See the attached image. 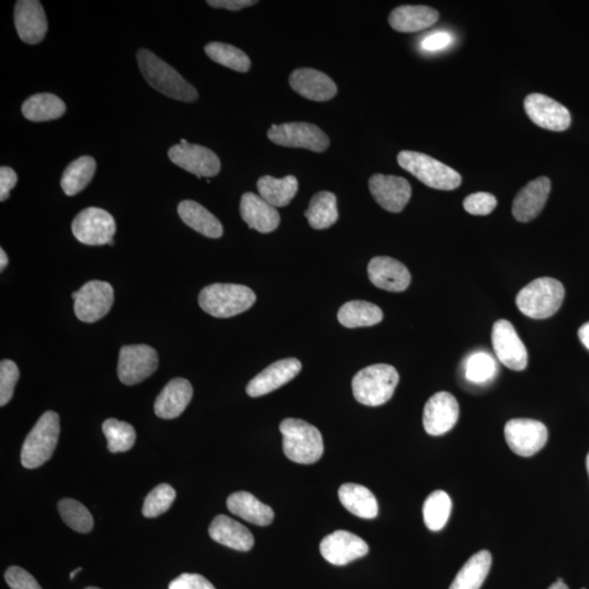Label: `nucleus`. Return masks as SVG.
Returning a JSON list of instances; mask_svg holds the SVG:
<instances>
[{
  "label": "nucleus",
  "mask_w": 589,
  "mask_h": 589,
  "mask_svg": "<svg viewBox=\"0 0 589 589\" xmlns=\"http://www.w3.org/2000/svg\"><path fill=\"white\" fill-rule=\"evenodd\" d=\"M136 60H138L142 76L155 90L164 94L167 98L182 102H193L198 98L196 88L154 52L140 50L136 54Z\"/></svg>",
  "instance_id": "obj_1"
},
{
  "label": "nucleus",
  "mask_w": 589,
  "mask_h": 589,
  "mask_svg": "<svg viewBox=\"0 0 589 589\" xmlns=\"http://www.w3.org/2000/svg\"><path fill=\"white\" fill-rule=\"evenodd\" d=\"M283 451L298 464H314L323 455V435L314 425L302 419L287 418L280 425Z\"/></svg>",
  "instance_id": "obj_2"
},
{
  "label": "nucleus",
  "mask_w": 589,
  "mask_h": 589,
  "mask_svg": "<svg viewBox=\"0 0 589 589\" xmlns=\"http://www.w3.org/2000/svg\"><path fill=\"white\" fill-rule=\"evenodd\" d=\"M396 368L378 364L364 368L352 379V394L357 402L366 407H380L390 401L398 385Z\"/></svg>",
  "instance_id": "obj_3"
},
{
  "label": "nucleus",
  "mask_w": 589,
  "mask_h": 589,
  "mask_svg": "<svg viewBox=\"0 0 589 589\" xmlns=\"http://www.w3.org/2000/svg\"><path fill=\"white\" fill-rule=\"evenodd\" d=\"M565 296V286L560 281L540 277L519 291L517 306L526 317L543 320L559 312Z\"/></svg>",
  "instance_id": "obj_4"
},
{
  "label": "nucleus",
  "mask_w": 589,
  "mask_h": 589,
  "mask_svg": "<svg viewBox=\"0 0 589 589\" xmlns=\"http://www.w3.org/2000/svg\"><path fill=\"white\" fill-rule=\"evenodd\" d=\"M252 289L238 284H212L199 294V304L215 318H230L247 312L256 303Z\"/></svg>",
  "instance_id": "obj_5"
},
{
  "label": "nucleus",
  "mask_w": 589,
  "mask_h": 589,
  "mask_svg": "<svg viewBox=\"0 0 589 589\" xmlns=\"http://www.w3.org/2000/svg\"><path fill=\"white\" fill-rule=\"evenodd\" d=\"M398 165L412 173L419 182L436 191H454L462 183L459 173L427 154L402 151L397 155Z\"/></svg>",
  "instance_id": "obj_6"
},
{
  "label": "nucleus",
  "mask_w": 589,
  "mask_h": 589,
  "mask_svg": "<svg viewBox=\"0 0 589 589\" xmlns=\"http://www.w3.org/2000/svg\"><path fill=\"white\" fill-rule=\"evenodd\" d=\"M60 433L58 414L50 410L42 415L24 440L21 450V464L28 470H35L49 462L54 454Z\"/></svg>",
  "instance_id": "obj_7"
},
{
  "label": "nucleus",
  "mask_w": 589,
  "mask_h": 589,
  "mask_svg": "<svg viewBox=\"0 0 589 589\" xmlns=\"http://www.w3.org/2000/svg\"><path fill=\"white\" fill-rule=\"evenodd\" d=\"M267 138L277 145L302 147L318 154L324 152L330 146L327 134L318 126L309 123L273 125L267 131Z\"/></svg>",
  "instance_id": "obj_8"
},
{
  "label": "nucleus",
  "mask_w": 589,
  "mask_h": 589,
  "mask_svg": "<svg viewBox=\"0 0 589 589\" xmlns=\"http://www.w3.org/2000/svg\"><path fill=\"white\" fill-rule=\"evenodd\" d=\"M159 355L149 345H128L119 352L118 378L126 386H135L154 375Z\"/></svg>",
  "instance_id": "obj_9"
},
{
  "label": "nucleus",
  "mask_w": 589,
  "mask_h": 589,
  "mask_svg": "<svg viewBox=\"0 0 589 589\" xmlns=\"http://www.w3.org/2000/svg\"><path fill=\"white\" fill-rule=\"evenodd\" d=\"M75 313L82 323H93L109 313L114 303V289L108 282L91 281L72 294Z\"/></svg>",
  "instance_id": "obj_10"
},
{
  "label": "nucleus",
  "mask_w": 589,
  "mask_h": 589,
  "mask_svg": "<svg viewBox=\"0 0 589 589\" xmlns=\"http://www.w3.org/2000/svg\"><path fill=\"white\" fill-rule=\"evenodd\" d=\"M504 436L515 454L533 456L544 448L548 441V429L534 419H512L504 427Z\"/></svg>",
  "instance_id": "obj_11"
},
{
  "label": "nucleus",
  "mask_w": 589,
  "mask_h": 589,
  "mask_svg": "<svg viewBox=\"0 0 589 589\" xmlns=\"http://www.w3.org/2000/svg\"><path fill=\"white\" fill-rule=\"evenodd\" d=\"M116 231L115 220L99 208H88L72 222V234L80 243L89 246L109 244Z\"/></svg>",
  "instance_id": "obj_12"
},
{
  "label": "nucleus",
  "mask_w": 589,
  "mask_h": 589,
  "mask_svg": "<svg viewBox=\"0 0 589 589\" xmlns=\"http://www.w3.org/2000/svg\"><path fill=\"white\" fill-rule=\"evenodd\" d=\"M491 340L498 360L509 369L523 371L528 367V351L510 321L502 319L493 324Z\"/></svg>",
  "instance_id": "obj_13"
},
{
  "label": "nucleus",
  "mask_w": 589,
  "mask_h": 589,
  "mask_svg": "<svg viewBox=\"0 0 589 589\" xmlns=\"http://www.w3.org/2000/svg\"><path fill=\"white\" fill-rule=\"evenodd\" d=\"M524 108L529 119L540 128L560 133L571 126L569 109L544 94H529L525 98Z\"/></svg>",
  "instance_id": "obj_14"
},
{
  "label": "nucleus",
  "mask_w": 589,
  "mask_h": 589,
  "mask_svg": "<svg viewBox=\"0 0 589 589\" xmlns=\"http://www.w3.org/2000/svg\"><path fill=\"white\" fill-rule=\"evenodd\" d=\"M173 164L193 173L198 178L214 177L220 171L219 156L208 147L199 145H176L168 151Z\"/></svg>",
  "instance_id": "obj_15"
},
{
  "label": "nucleus",
  "mask_w": 589,
  "mask_h": 589,
  "mask_svg": "<svg viewBox=\"0 0 589 589\" xmlns=\"http://www.w3.org/2000/svg\"><path fill=\"white\" fill-rule=\"evenodd\" d=\"M320 552L329 564L341 566L365 556L369 546L360 536L347 530H335L321 541Z\"/></svg>",
  "instance_id": "obj_16"
},
{
  "label": "nucleus",
  "mask_w": 589,
  "mask_h": 589,
  "mask_svg": "<svg viewBox=\"0 0 589 589\" xmlns=\"http://www.w3.org/2000/svg\"><path fill=\"white\" fill-rule=\"evenodd\" d=\"M460 407L449 392H438L429 398L424 408V427L430 435H442L454 428Z\"/></svg>",
  "instance_id": "obj_17"
},
{
  "label": "nucleus",
  "mask_w": 589,
  "mask_h": 589,
  "mask_svg": "<svg viewBox=\"0 0 589 589\" xmlns=\"http://www.w3.org/2000/svg\"><path fill=\"white\" fill-rule=\"evenodd\" d=\"M369 191L377 203L392 213L403 211L412 197V187L405 178L382 173L370 178Z\"/></svg>",
  "instance_id": "obj_18"
},
{
  "label": "nucleus",
  "mask_w": 589,
  "mask_h": 589,
  "mask_svg": "<svg viewBox=\"0 0 589 589\" xmlns=\"http://www.w3.org/2000/svg\"><path fill=\"white\" fill-rule=\"evenodd\" d=\"M302 362L296 359H286L273 362L256 376L247 386L246 391L251 397H259L277 390L292 381L302 370Z\"/></svg>",
  "instance_id": "obj_19"
},
{
  "label": "nucleus",
  "mask_w": 589,
  "mask_h": 589,
  "mask_svg": "<svg viewBox=\"0 0 589 589\" xmlns=\"http://www.w3.org/2000/svg\"><path fill=\"white\" fill-rule=\"evenodd\" d=\"M14 25L19 38L31 45L41 43L47 33L46 14L40 2L20 0L15 4Z\"/></svg>",
  "instance_id": "obj_20"
},
{
  "label": "nucleus",
  "mask_w": 589,
  "mask_h": 589,
  "mask_svg": "<svg viewBox=\"0 0 589 589\" xmlns=\"http://www.w3.org/2000/svg\"><path fill=\"white\" fill-rule=\"evenodd\" d=\"M368 276L378 288L388 292H404L412 276L407 267L390 257H376L368 265Z\"/></svg>",
  "instance_id": "obj_21"
},
{
  "label": "nucleus",
  "mask_w": 589,
  "mask_h": 589,
  "mask_svg": "<svg viewBox=\"0 0 589 589\" xmlns=\"http://www.w3.org/2000/svg\"><path fill=\"white\" fill-rule=\"evenodd\" d=\"M551 182L539 177L520 189L513 201L512 213L519 222L528 223L538 217L549 198Z\"/></svg>",
  "instance_id": "obj_22"
},
{
  "label": "nucleus",
  "mask_w": 589,
  "mask_h": 589,
  "mask_svg": "<svg viewBox=\"0 0 589 589\" xmlns=\"http://www.w3.org/2000/svg\"><path fill=\"white\" fill-rule=\"evenodd\" d=\"M289 84L299 96L315 102H325L338 93V87L329 76L312 68H301L289 77Z\"/></svg>",
  "instance_id": "obj_23"
},
{
  "label": "nucleus",
  "mask_w": 589,
  "mask_h": 589,
  "mask_svg": "<svg viewBox=\"0 0 589 589\" xmlns=\"http://www.w3.org/2000/svg\"><path fill=\"white\" fill-rule=\"evenodd\" d=\"M240 214L249 229L262 234L272 233L281 222L276 208L252 192H247L241 197Z\"/></svg>",
  "instance_id": "obj_24"
},
{
  "label": "nucleus",
  "mask_w": 589,
  "mask_h": 589,
  "mask_svg": "<svg viewBox=\"0 0 589 589\" xmlns=\"http://www.w3.org/2000/svg\"><path fill=\"white\" fill-rule=\"evenodd\" d=\"M193 388L186 379L176 378L168 382L157 397L154 412L157 417L173 419L185 412L192 402Z\"/></svg>",
  "instance_id": "obj_25"
},
{
  "label": "nucleus",
  "mask_w": 589,
  "mask_h": 589,
  "mask_svg": "<svg viewBox=\"0 0 589 589\" xmlns=\"http://www.w3.org/2000/svg\"><path fill=\"white\" fill-rule=\"evenodd\" d=\"M210 538L238 551H249L255 545L254 535L243 524L226 515H218L209 528Z\"/></svg>",
  "instance_id": "obj_26"
},
{
  "label": "nucleus",
  "mask_w": 589,
  "mask_h": 589,
  "mask_svg": "<svg viewBox=\"0 0 589 589\" xmlns=\"http://www.w3.org/2000/svg\"><path fill=\"white\" fill-rule=\"evenodd\" d=\"M439 20V13L427 6H401L394 9L388 23L397 33H414L430 28Z\"/></svg>",
  "instance_id": "obj_27"
},
{
  "label": "nucleus",
  "mask_w": 589,
  "mask_h": 589,
  "mask_svg": "<svg viewBox=\"0 0 589 589\" xmlns=\"http://www.w3.org/2000/svg\"><path fill=\"white\" fill-rule=\"evenodd\" d=\"M228 508L231 513L251 524L267 526L275 519V511L249 492L239 491L230 494L228 499Z\"/></svg>",
  "instance_id": "obj_28"
},
{
  "label": "nucleus",
  "mask_w": 589,
  "mask_h": 589,
  "mask_svg": "<svg viewBox=\"0 0 589 589\" xmlns=\"http://www.w3.org/2000/svg\"><path fill=\"white\" fill-rule=\"evenodd\" d=\"M178 214L182 222L209 238H220L223 235V226L211 212L196 201L185 200L178 205Z\"/></svg>",
  "instance_id": "obj_29"
},
{
  "label": "nucleus",
  "mask_w": 589,
  "mask_h": 589,
  "mask_svg": "<svg viewBox=\"0 0 589 589\" xmlns=\"http://www.w3.org/2000/svg\"><path fill=\"white\" fill-rule=\"evenodd\" d=\"M339 498L347 511L360 519H372L378 517V501L369 489L357 485V483H345L339 491Z\"/></svg>",
  "instance_id": "obj_30"
},
{
  "label": "nucleus",
  "mask_w": 589,
  "mask_h": 589,
  "mask_svg": "<svg viewBox=\"0 0 589 589\" xmlns=\"http://www.w3.org/2000/svg\"><path fill=\"white\" fill-rule=\"evenodd\" d=\"M491 552L487 550L477 552L462 566L449 589H481L491 572Z\"/></svg>",
  "instance_id": "obj_31"
},
{
  "label": "nucleus",
  "mask_w": 589,
  "mask_h": 589,
  "mask_svg": "<svg viewBox=\"0 0 589 589\" xmlns=\"http://www.w3.org/2000/svg\"><path fill=\"white\" fill-rule=\"evenodd\" d=\"M259 196L272 207L283 208L291 203L298 192L296 177L286 176L278 180L272 176H263L257 181Z\"/></svg>",
  "instance_id": "obj_32"
},
{
  "label": "nucleus",
  "mask_w": 589,
  "mask_h": 589,
  "mask_svg": "<svg viewBox=\"0 0 589 589\" xmlns=\"http://www.w3.org/2000/svg\"><path fill=\"white\" fill-rule=\"evenodd\" d=\"M66 113V104L51 93H40L29 98L23 105V114L31 122H50Z\"/></svg>",
  "instance_id": "obj_33"
},
{
  "label": "nucleus",
  "mask_w": 589,
  "mask_h": 589,
  "mask_svg": "<svg viewBox=\"0 0 589 589\" xmlns=\"http://www.w3.org/2000/svg\"><path fill=\"white\" fill-rule=\"evenodd\" d=\"M338 319L341 325L350 329L372 327L381 323L383 313L375 304L352 301L340 308Z\"/></svg>",
  "instance_id": "obj_34"
},
{
  "label": "nucleus",
  "mask_w": 589,
  "mask_h": 589,
  "mask_svg": "<svg viewBox=\"0 0 589 589\" xmlns=\"http://www.w3.org/2000/svg\"><path fill=\"white\" fill-rule=\"evenodd\" d=\"M308 223L314 229H325L338 222V201L335 194L330 192H320L314 194L309 208L304 212Z\"/></svg>",
  "instance_id": "obj_35"
},
{
  "label": "nucleus",
  "mask_w": 589,
  "mask_h": 589,
  "mask_svg": "<svg viewBox=\"0 0 589 589\" xmlns=\"http://www.w3.org/2000/svg\"><path fill=\"white\" fill-rule=\"evenodd\" d=\"M97 170L96 160L91 156H81L70 163L62 173L61 185L67 196H76L91 182Z\"/></svg>",
  "instance_id": "obj_36"
},
{
  "label": "nucleus",
  "mask_w": 589,
  "mask_h": 589,
  "mask_svg": "<svg viewBox=\"0 0 589 589\" xmlns=\"http://www.w3.org/2000/svg\"><path fill=\"white\" fill-rule=\"evenodd\" d=\"M452 511L449 494L436 491L425 499L424 503V520L425 526L433 532H439L448 523Z\"/></svg>",
  "instance_id": "obj_37"
},
{
  "label": "nucleus",
  "mask_w": 589,
  "mask_h": 589,
  "mask_svg": "<svg viewBox=\"0 0 589 589\" xmlns=\"http://www.w3.org/2000/svg\"><path fill=\"white\" fill-rule=\"evenodd\" d=\"M205 54H207L217 64L229 68L238 72H247L250 70L251 61L246 52L233 45L213 42L205 46Z\"/></svg>",
  "instance_id": "obj_38"
},
{
  "label": "nucleus",
  "mask_w": 589,
  "mask_h": 589,
  "mask_svg": "<svg viewBox=\"0 0 589 589\" xmlns=\"http://www.w3.org/2000/svg\"><path fill=\"white\" fill-rule=\"evenodd\" d=\"M102 429L108 439V448L112 453L127 452L135 445L136 430L130 424L110 418L105 420Z\"/></svg>",
  "instance_id": "obj_39"
},
{
  "label": "nucleus",
  "mask_w": 589,
  "mask_h": 589,
  "mask_svg": "<svg viewBox=\"0 0 589 589\" xmlns=\"http://www.w3.org/2000/svg\"><path fill=\"white\" fill-rule=\"evenodd\" d=\"M58 511H60L62 520L71 529L82 534L91 532L94 526L92 514L77 500H61L58 503Z\"/></svg>",
  "instance_id": "obj_40"
},
{
  "label": "nucleus",
  "mask_w": 589,
  "mask_h": 589,
  "mask_svg": "<svg viewBox=\"0 0 589 589\" xmlns=\"http://www.w3.org/2000/svg\"><path fill=\"white\" fill-rule=\"evenodd\" d=\"M497 370L496 361L486 352H476L466 362V378L477 385L492 380Z\"/></svg>",
  "instance_id": "obj_41"
},
{
  "label": "nucleus",
  "mask_w": 589,
  "mask_h": 589,
  "mask_svg": "<svg viewBox=\"0 0 589 589\" xmlns=\"http://www.w3.org/2000/svg\"><path fill=\"white\" fill-rule=\"evenodd\" d=\"M175 498L176 491L173 487L167 483H162L147 494L142 513L149 519L160 517L170 510Z\"/></svg>",
  "instance_id": "obj_42"
},
{
  "label": "nucleus",
  "mask_w": 589,
  "mask_h": 589,
  "mask_svg": "<svg viewBox=\"0 0 589 589\" xmlns=\"http://www.w3.org/2000/svg\"><path fill=\"white\" fill-rule=\"evenodd\" d=\"M20 371L15 362L5 360L0 364V405L5 407L14 397V387L19 380Z\"/></svg>",
  "instance_id": "obj_43"
},
{
  "label": "nucleus",
  "mask_w": 589,
  "mask_h": 589,
  "mask_svg": "<svg viewBox=\"0 0 589 589\" xmlns=\"http://www.w3.org/2000/svg\"><path fill=\"white\" fill-rule=\"evenodd\" d=\"M497 198L489 192L470 194L464 200L465 211L472 215H488L497 208Z\"/></svg>",
  "instance_id": "obj_44"
},
{
  "label": "nucleus",
  "mask_w": 589,
  "mask_h": 589,
  "mask_svg": "<svg viewBox=\"0 0 589 589\" xmlns=\"http://www.w3.org/2000/svg\"><path fill=\"white\" fill-rule=\"evenodd\" d=\"M5 578L12 589H42L38 581L20 566H10Z\"/></svg>",
  "instance_id": "obj_45"
},
{
  "label": "nucleus",
  "mask_w": 589,
  "mask_h": 589,
  "mask_svg": "<svg viewBox=\"0 0 589 589\" xmlns=\"http://www.w3.org/2000/svg\"><path fill=\"white\" fill-rule=\"evenodd\" d=\"M168 589H217L213 586L211 582L200 575H191V573H183V575L175 578L170 583Z\"/></svg>",
  "instance_id": "obj_46"
},
{
  "label": "nucleus",
  "mask_w": 589,
  "mask_h": 589,
  "mask_svg": "<svg viewBox=\"0 0 589 589\" xmlns=\"http://www.w3.org/2000/svg\"><path fill=\"white\" fill-rule=\"evenodd\" d=\"M17 182L18 176L13 168L6 166L0 168V201H6L10 191L17 185Z\"/></svg>",
  "instance_id": "obj_47"
},
{
  "label": "nucleus",
  "mask_w": 589,
  "mask_h": 589,
  "mask_svg": "<svg viewBox=\"0 0 589 589\" xmlns=\"http://www.w3.org/2000/svg\"><path fill=\"white\" fill-rule=\"evenodd\" d=\"M452 43V35L448 33L430 34L422 42V49L427 51H436L446 49Z\"/></svg>",
  "instance_id": "obj_48"
},
{
  "label": "nucleus",
  "mask_w": 589,
  "mask_h": 589,
  "mask_svg": "<svg viewBox=\"0 0 589 589\" xmlns=\"http://www.w3.org/2000/svg\"><path fill=\"white\" fill-rule=\"evenodd\" d=\"M257 2L252 0H209L208 5L213 8H222L230 10V12H238L244 8H248L257 5Z\"/></svg>",
  "instance_id": "obj_49"
},
{
  "label": "nucleus",
  "mask_w": 589,
  "mask_h": 589,
  "mask_svg": "<svg viewBox=\"0 0 589 589\" xmlns=\"http://www.w3.org/2000/svg\"><path fill=\"white\" fill-rule=\"evenodd\" d=\"M578 338H580L582 344L589 350V323L582 325L578 330Z\"/></svg>",
  "instance_id": "obj_50"
},
{
  "label": "nucleus",
  "mask_w": 589,
  "mask_h": 589,
  "mask_svg": "<svg viewBox=\"0 0 589 589\" xmlns=\"http://www.w3.org/2000/svg\"><path fill=\"white\" fill-rule=\"evenodd\" d=\"M8 266V257L4 249H0V270L4 271Z\"/></svg>",
  "instance_id": "obj_51"
},
{
  "label": "nucleus",
  "mask_w": 589,
  "mask_h": 589,
  "mask_svg": "<svg viewBox=\"0 0 589 589\" xmlns=\"http://www.w3.org/2000/svg\"><path fill=\"white\" fill-rule=\"evenodd\" d=\"M548 589H569L562 578H557L556 582L552 584Z\"/></svg>",
  "instance_id": "obj_52"
},
{
  "label": "nucleus",
  "mask_w": 589,
  "mask_h": 589,
  "mask_svg": "<svg viewBox=\"0 0 589 589\" xmlns=\"http://www.w3.org/2000/svg\"><path fill=\"white\" fill-rule=\"evenodd\" d=\"M80 571H82V567H78V569L72 571L70 575V580H73V577H75L77 575V573Z\"/></svg>",
  "instance_id": "obj_53"
},
{
  "label": "nucleus",
  "mask_w": 589,
  "mask_h": 589,
  "mask_svg": "<svg viewBox=\"0 0 589 589\" xmlns=\"http://www.w3.org/2000/svg\"><path fill=\"white\" fill-rule=\"evenodd\" d=\"M586 467H587V472H588V475H589V453L587 454V457H586Z\"/></svg>",
  "instance_id": "obj_54"
},
{
  "label": "nucleus",
  "mask_w": 589,
  "mask_h": 589,
  "mask_svg": "<svg viewBox=\"0 0 589 589\" xmlns=\"http://www.w3.org/2000/svg\"><path fill=\"white\" fill-rule=\"evenodd\" d=\"M86 589H99V588H98V587H88Z\"/></svg>",
  "instance_id": "obj_55"
},
{
  "label": "nucleus",
  "mask_w": 589,
  "mask_h": 589,
  "mask_svg": "<svg viewBox=\"0 0 589 589\" xmlns=\"http://www.w3.org/2000/svg\"><path fill=\"white\" fill-rule=\"evenodd\" d=\"M582 589H586V588H582Z\"/></svg>",
  "instance_id": "obj_56"
}]
</instances>
